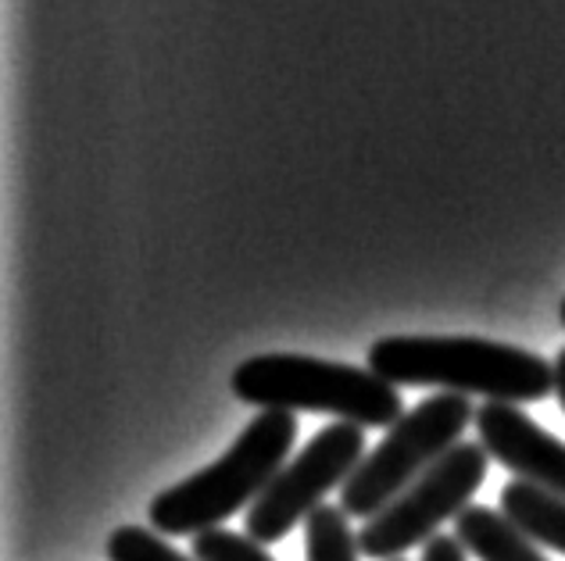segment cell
<instances>
[{"label": "cell", "mask_w": 565, "mask_h": 561, "mask_svg": "<svg viewBox=\"0 0 565 561\" xmlns=\"http://www.w3.org/2000/svg\"><path fill=\"white\" fill-rule=\"evenodd\" d=\"M193 558L198 561H276L265 543L250 540L247 533H230V529H207L193 537Z\"/></svg>", "instance_id": "obj_12"}, {"label": "cell", "mask_w": 565, "mask_h": 561, "mask_svg": "<svg viewBox=\"0 0 565 561\" xmlns=\"http://www.w3.org/2000/svg\"><path fill=\"white\" fill-rule=\"evenodd\" d=\"M394 561H401V558H394Z\"/></svg>", "instance_id": "obj_16"}, {"label": "cell", "mask_w": 565, "mask_h": 561, "mask_svg": "<svg viewBox=\"0 0 565 561\" xmlns=\"http://www.w3.org/2000/svg\"><path fill=\"white\" fill-rule=\"evenodd\" d=\"M294 440L297 422L290 411H262L218 462L151 500V529L161 537H201L218 529V522L265 494V486L287 465Z\"/></svg>", "instance_id": "obj_2"}, {"label": "cell", "mask_w": 565, "mask_h": 561, "mask_svg": "<svg viewBox=\"0 0 565 561\" xmlns=\"http://www.w3.org/2000/svg\"><path fill=\"white\" fill-rule=\"evenodd\" d=\"M562 326H565V301H562Z\"/></svg>", "instance_id": "obj_15"}, {"label": "cell", "mask_w": 565, "mask_h": 561, "mask_svg": "<svg viewBox=\"0 0 565 561\" xmlns=\"http://www.w3.org/2000/svg\"><path fill=\"white\" fill-rule=\"evenodd\" d=\"M305 554L308 561H359V533L351 529L344 508L322 505L305 519Z\"/></svg>", "instance_id": "obj_10"}, {"label": "cell", "mask_w": 565, "mask_h": 561, "mask_svg": "<svg viewBox=\"0 0 565 561\" xmlns=\"http://www.w3.org/2000/svg\"><path fill=\"white\" fill-rule=\"evenodd\" d=\"M487 465L490 454L483 444L451 447L426 476L415 479L405 494L362 526V554L373 561H394L419 543H429L444 519H458L469 508L487 476Z\"/></svg>", "instance_id": "obj_5"}, {"label": "cell", "mask_w": 565, "mask_h": 561, "mask_svg": "<svg viewBox=\"0 0 565 561\" xmlns=\"http://www.w3.org/2000/svg\"><path fill=\"white\" fill-rule=\"evenodd\" d=\"M476 422V408L462 393H437L426 397L423 404L405 411L380 447H373L354 476L340 486V508L348 519H373L394 497H401L408 486L426 476L444 454L458 447V436L466 425Z\"/></svg>", "instance_id": "obj_4"}, {"label": "cell", "mask_w": 565, "mask_h": 561, "mask_svg": "<svg viewBox=\"0 0 565 561\" xmlns=\"http://www.w3.org/2000/svg\"><path fill=\"white\" fill-rule=\"evenodd\" d=\"M108 561H198V558L180 554L169 540H161L154 529L122 526L108 537Z\"/></svg>", "instance_id": "obj_11"}, {"label": "cell", "mask_w": 565, "mask_h": 561, "mask_svg": "<svg viewBox=\"0 0 565 561\" xmlns=\"http://www.w3.org/2000/svg\"><path fill=\"white\" fill-rule=\"evenodd\" d=\"M555 393H558L562 411H565V347L558 350V358H555Z\"/></svg>", "instance_id": "obj_14"}, {"label": "cell", "mask_w": 565, "mask_h": 561, "mask_svg": "<svg viewBox=\"0 0 565 561\" xmlns=\"http://www.w3.org/2000/svg\"><path fill=\"white\" fill-rule=\"evenodd\" d=\"M365 365L391 387L483 393L498 404H533L555 390L552 362L480 336H386L369 347Z\"/></svg>", "instance_id": "obj_1"}, {"label": "cell", "mask_w": 565, "mask_h": 561, "mask_svg": "<svg viewBox=\"0 0 565 561\" xmlns=\"http://www.w3.org/2000/svg\"><path fill=\"white\" fill-rule=\"evenodd\" d=\"M472 425L480 430V444L494 462L512 468L519 479L537 490L565 497V444L544 433L523 408L487 401L483 408H476Z\"/></svg>", "instance_id": "obj_7"}, {"label": "cell", "mask_w": 565, "mask_h": 561, "mask_svg": "<svg viewBox=\"0 0 565 561\" xmlns=\"http://www.w3.org/2000/svg\"><path fill=\"white\" fill-rule=\"evenodd\" d=\"M233 393L265 411H319L354 425H391L405 416L397 387L373 368L308 358V354H258L236 365Z\"/></svg>", "instance_id": "obj_3"}, {"label": "cell", "mask_w": 565, "mask_h": 561, "mask_svg": "<svg viewBox=\"0 0 565 561\" xmlns=\"http://www.w3.org/2000/svg\"><path fill=\"white\" fill-rule=\"evenodd\" d=\"M501 511L509 515L530 540L565 554V497H555L523 479H515L501 490Z\"/></svg>", "instance_id": "obj_9"}, {"label": "cell", "mask_w": 565, "mask_h": 561, "mask_svg": "<svg viewBox=\"0 0 565 561\" xmlns=\"http://www.w3.org/2000/svg\"><path fill=\"white\" fill-rule=\"evenodd\" d=\"M419 561H466V548L458 543V537H434L423 543V558Z\"/></svg>", "instance_id": "obj_13"}, {"label": "cell", "mask_w": 565, "mask_h": 561, "mask_svg": "<svg viewBox=\"0 0 565 561\" xmlns=\"http://www.w3.org/2000/svg\"><path fill=\"white\" fill-rule=\"evenodd\" d=\"M365 457V433L354 422H333L297 451L265 494L247 508V537L258 543H276L305 522L311 511L326 505L333 486H344Z\"/></svg>", "instance_id": "obj_6"}, {"label": "cell", "mask_w": 565, "mask_h": 561, "mask_svg": "<svg viewBox=\"0 0 565 561\" xmlns=\"http://www.w3.org/2000/svg\"><path fill=\"white\" fill-rule=\"evenodd\" d=\"M455 537L480 561H547L537 543L498 508L469 505L455 519Z\"/></svg>", "instance_id": "obj_8"}]
</instances>
